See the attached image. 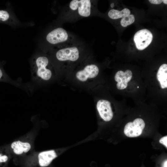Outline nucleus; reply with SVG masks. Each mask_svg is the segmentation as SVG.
Masks as SVG:
<instances>
[{"mask_svg": "<svg viewBox=\"0 0 167 167\" xmlns=\"http://www.w3.org/2000/svg\"><path fill=\"white\" fill-rule=\"evenodd\" d=\"M48 58L43 55H37L32 59L31 63L32 79L36 83L49 80L52 76V72L49 67Z\"/></svg>", "mask_w": 167, "mask_h": 167, "instance_id": "1", "label": "nucleus"}, {"mask_svg": "<svg viewBox=\"0 0 167 167\" xmlns=\"http://www.w3.org/2000/svg\"><path fill=\"white\" fill-rule=\"evenodd\" d=\"M57 59L60 62H75L79 57L80 52L77 46H72L59 49L55 53Z\"/></svg>", "mask_w": 167, "mask_h": 167, "instance_id": "2", "label": "nucleus"}, {"mask_svg": "<svg viewBox=\"0 0 167 167\" xmlns=\"http://www.w3.org/2000/svg\"><path fill=\"white\" fill-rule=\"evenodd\" d=\"M69 7L79 16L88 17L91 13L92 2L89 0H73L70 2Z\"/></svg>", "mask_w": 167, "mask_h": 167, "instance_id": "3", "label": "nucleus"}, {"mask_svg": "<svg viewBox=\"0 0 167 167\" xmlns=\"http://www.w3.org/2000/svg\"><path fill=\"white\" fill-rule=\"evenodd\" d=\"M152 39V33L146 29L138 31L134 37L136 46L139 50H143L146 48L151 43Z\"/></svg>", "mask_w": 167, "mask_h": 167, "instance_id": "4", "label": "nucleus"}, {"mask_svg": "<svg viewBox=\"0 0 167 167\" xmlns=\"http://www.w3.org/2000/svg\"><path fill=\"white\" fill-rule=\"evenodd\" d=\"M145 126L144 121L141 118H137L125 125L124 132L127 136L135 137L140 135Z\"/></svg>", "mask_w": 167, "mask_h": 167, "instance_id": "5", "label": "nucleus"}, {"mask_svg": "<svg viewBox=\"0 0 167 167\" xmlns=\"http://www.w3.org/2000/svg\"><path fill=\"white\" fill-rule=\"evenodd\" d=\"M69 35L67 31L62 28H58L49 32L46 39L49 43L56 45L64 42L69 39Z\"/></svg>", "mask_w": 167, "mask_h": 167, "instance_id": "6", "label": "nucleus"}, {"mask_svg": "<svg viewBox=\"0 0 167 167\" xmlns=\"http://www.w3.org/2000/svg\"><path fill=\"white\" fill-rule=\"evenodd\" d=\"M99 72V69L96 65L94 64H90L86 66L83 69L77 72L76 76L79 80L85 82L88 78L96 77Z\"/></svg>", "mask_w": 167, "mask_h": 167, "instance_id": "7", "label": "nucleus"}, {"mask_svg": "<svg viewBox=\"0 0 167 167\" xmlns=\"http://www.w3.org/2000/svg\"><path fill=\"white\" fill-rule=\"evenodd\" d=\"M97 109L101 118L105 121L111 120L113 116L110 102L108 100H100L96 104Z\"/></svg>", "mask_w": 167, "mask_h": 167, "instance_id": "8", "label": "nucleus"}, {"mask_svg": "<svg viewBox=\"0 0 167 167\" xmlns=\"http://www.w3.org/2000/svg\"><path fill=\"white\" fill-rule=\"evenodd\" d=\"M132 76V72L130 70H127L124 72L122 71H118L114 76L115 81L118 82L116 85L117 88L122 90L126 88Z\"/></svg>", "mask_w": 167, "mask_h": 167, "instance_id": "9", "label": "nucleus"}, {"mask_svg": "<svg viewBox=\"0 0 167 167\" xmlns=\"http://www.w3.org/2000/svg\"><path fill=\"white\" fill-rule=\"evenodd\" d=\"M4 64L3 62H0V82L9 83L28 91L29 88V84H23L20 80L16 81L12 79L5 72L3 69V66Z\"/></svg>", "mask_w": 167, "mask_h": 167, "instance_id": "10", "label": "nucleus"}, {"mask_svg": "<svg viewBox=\"0 0 167 167\" xmlns=\"http://www.w3.org/2000/svg\"><path fill=\"white\" fill-rule=\"evenodd\" d=\"M57 157V155L54 150L42 152L38 155L39 164L42 167L47 166Z\"/></svg>", "mask_w": 167, "mask_h": 167, "instance_id": "11", "label": "nucleus"}, {"mask_svg": "<svg viewBox=\"0 0 167 167\" xmlns=\"http://www.w3.org/2000/svg\"><path fill=\"white\" fill-rule=\"evenodd\" d=\"M157 79L162 89L167 88V64H163L159 67L156 75Z\"/></svg>", "mask_w": 167, "mask_h": 167, "instance_id": "12", "label": "nucleus"}, {"mask_svg": "<svg viewBox=\"0 0 167 167\" xmlns=\"http://www.w3.org/2000/svg\"><path fill=\"white\" fill-rule=\"evenodd\" d=\"M15 153L20 154L23 152H27L31 148V145L28 143H23L19 141L14 142L11 144Z\"/></svg>", "mask_w": 167, "mask_h": 167, "instance_id": "13", "label": "nucleus"}, {"mask_svg": "<svg viewBox=\"0 0 167 167\" xmlns=\"http://www.w3.org/2000/svg\"><path fill=\"white\" fill-rule=\"evenodd\" d=\"M130 11L127 8H124L121 11L115 9L110 10L108 13L109 17L112 19L123 18L130 14Z\"/></svg>", "mask_w": 167, "mask_h": 167, "instance_id": "14", "label": "nucleus"}, {"mask_svg": "<svg viewBox=\"0 0 167 167\" xmlns=\"http://www.w3.org/2000/svg\"><path fill=\"white\" fill-rule=\"evenodd\" d=\"M12 19L11 14L8 11L0 10V23L9 24L12 22Z\"/></svg>", "mask_w": 167, "mask_h": 167, "instance_id": "15", "label": "nucleus"}, {"mask_svg": "<svg viewBox=\"0 0 167 167\" xmlns=\"http://www.w3.org/2000/svg\"><path fill=\"white\" fill-rule=\"evenodd\" d=\"M135 17L133 15H130L122 18L120 22L121 25L124 27L133 24L135 21Z\"/></svg>", "mask_w": 167, "mask_h": 167, "instance_id": "16", "label": "nucleus"}, {"mask_svg": "<svg viewBox=\"0 0 167 167\" xmlns=\"http://www.w3.org/2000/svg\"><path fill=\"white\" fill-rule=\"evenodd\" d=\"M160 143L164 145L167 148V136L166 135L161 138L159 140Z\"/></svg>", "mask_w": 167, "mask_h": 167, "instance_id": "17", "label": "nucleus"}, {"mask_svg": "<svg viewBox=\"0 0 167 167\" xmlns=\"http://www.w3.org/2000/svg\"><path fill=\"white\" fill-rule=\"evenodd\" d=\"M8 157L6 155L2 156L0 154V163L5 162L7 161Z\"/></svg>", "mask_w": 167, "mask_h": 167, "instance_id": "18", "label": "nucleus"}, {"mask_svg": "<svg viewBox=\"0 0 167 167\" xmlns=\"http://www.w3.org/2000/svg\"><path fill=\"white\" fill-rule=\"evenodd\" d=\"M149 1L152 4H159L162 2L161 0H149Z\"/></svg>", "mask_w": 167, "mask_h": 167, "instance_id": "19", "label": "nucleus"}, {"mask_svg": "<svg viewBox=\"0 0 167 167\" xmlns=\"http://www.w3.org/2000/svg\"><path fill=\"white\" fill-rule=\"evenodd\" d=\"M162 167H167V161L166 160L163 162Z\"/></svg>", "mask_w": 167, "mask_h": 167, "instance_id": "20", "label": "nucleus"}, {"mask_svg": "<svg viewBox=\"0 0 167 167\" xmlns=\"http://www.w3.org/2000/svg\"><path fill=\"white\" fill-rule=\"evenodd\" d=\"M162 2L165 4H167V0H163Z\"/></svg>", "mask_w": 167, "mask_h": 167, "instance_id": "21", "label": "nucleus"}, {"mask_svg": "<svg viewBox=\"0 0 167 167\" xmlns=\"http://www.w3.org/2000/svg\"><path fill=\"white\" fill-rule=\"evenodd\" d=\"M114 3H113L111 4V7L112 8H113L114 7Z\"/></svg>", "mask_w": 167, "mask_h": 167, "instance_id": "22", "label": "nucleus"}, {"mask_svg": "<svg viewBox=\"0 0 167 167\" xmlns=\"http://www.w3.org/2000/svg\"><path fill=\"white\" fill-rule=\"evenodd\" d=\"M137 88H139V87L138 86V87H137Z\"/></svg>", "mask_w": 167, "mask_h": 167, "instance_id": "23", "label": "nucleus"}]
</instances>
